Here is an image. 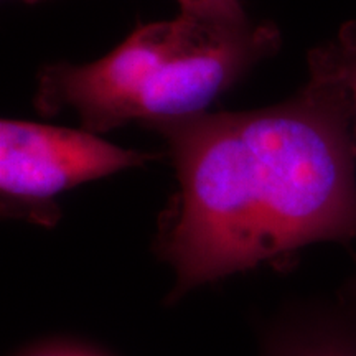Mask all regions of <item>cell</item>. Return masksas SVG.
<instances>
[{
	"label": "cell",
	"mask_w": 356,
	"mask_h": 356,
	"mask_svg": "<svg viewBox=\"0 0 356 356\" xmlns=\"http://www.w3.org/2000/svg\"><path fill=\"white\" fill-rule=\"evenodd\" d=\"M178 10L200 19L221 22L229 25H246L249 15L244 10L241 0H175Z\"/></svg>",
	"instance_id": "obj_6"
},
{
	"label": "cell",
	"mask_w": 356,
	"mask_h": 356,
	"mask_svg": "<svg viewBox=\"0 0 356 356\" xmlns=\"http://www.w3.org/2000/svg\"><path fill=\"white\" fill-rule=\"evenodd\" d=\"M261 356H356V309L332 302H300L274 320Z\"/></svg>",
	"instance_id": "obj_4"
},
{
	"label": "cell",
	"mask_w": 356,
	"mask_h": 356,
	"mask_svg": "<svg viewBox=\"0 0 356 356\" xmlns=\"http://www.w3.org/2000/svg\"><path fill=\"white\" fill-rule=\"evenodd\" d=\"M32 356H99V355L91 353V351L84 348H76V346L61 345V346H48V348L40 350Z\"/></svg>",
	"instance_id": "obj_7"
},
{
	"label": "cell",
	"mask_w": 356,
	"mask_h": 356,
	"mask_svg": "<svg viewBox=\"0 0 356 356\" xmlns=\"http://www.w3.org/2000/svg\"><path fill=\"white\" fill-rule=\"evenodd\" d=\"M280 44L274 22L229 25L178 13L137 25L96 61L43 65L32 104L43 118L71 111L81 129L99 136L186 118L207 113Z\"/></svg>",
	"instance_id": "obj_2"
},
{
	"label": "cell",
	"mask_w": 356,
	"mask_h": 356,
	"mask_svg": "<svg viewBox=\"0 0 356 356\" xmlns=\"http://www.w3.org/2000/svg\"><path fill=\"white\" fill-rule=\"evenodd\" d=\"M343 300L346 302V304H350L351 307H355L356 309V275L353 279H350L348 284L345 286Z\"/></svg>",
	"instance_id": "obj_8"
},
{
	"label": "cell",
	"mask_w": 356,
	"mask_h": 356,
	"mask_svg": "<svg viewBox=\"0 0 356 356\" xmlns=\"http://www.w3.org/2000/svg\"><path fill=\"white\" fill-rule=\"evenodd\" d=\"M355 106L325 43L291 97L144 126L167 144L178 190L155 234L170 300L315 243L356 239Z\"/></svg>",
	"instance_id": "obj_1"
},
{
	"label": "cell",
	"mask_w": 356,
	"mask_h": 356,
	"mask_svg": "<svg viewBox=\"0 0 356 356\" xmlns=\"http://www.w3.org/2000/svg\"><path fill=\"white\" fill-rule=\"evenodd\" d=\"M330 53L338 73L343 78L348 88L351 101L355 106V124H356V20L346 22L338 30L335 40L325 43Z\"/></svg>",
	"instance_id": "obj_5"
},
{
	"label": "cell",
	"mask_w": 356,
	"mask_h": 356,
	"mask_svg": "<svg viewBox=\"0 0 356 356\" xmlns=\"http://www.w3.org/2000/svg\"><path fill=\"white\" fill-rule=\"evenodd\" d=\"M17 2H22V3H26V6H37V3H42V2H47V0H17Z\"/></svg>",
	"instance_id": "obj_9"
},
{
	"label": "cell",
	"mask_w": 356,
	"mask_h": 356,
	"mask_svg": "<svg viewBox=\"0 0 356 356\" xmlns=\"http://www.w3.org/2000/svg\"><path fill=\"white\" fill-rule=\"evenodd\" d=\"M155 157L111 144L86 129L2 119V211L51 225L58 220L53 200L60 193L127 168L142 167Z\"/></svg>",
	"instance_id": "obj_3"
}]
</instances>
